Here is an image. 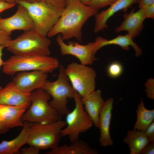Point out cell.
Listing matches in <instances>:
<instances>
[{
	"mask_svg": "<svg viewBox=\"0 0 154 154\" xmlns=\"http://www.w3.org/2000/svg\"><path fill=\"white\" fill-rule=\"evenodd\" d=\"M137 3V0H116L108 9L95 15L94 32L96 33L107 29V21L113 15L120 10L125 12L133 4Z\"/></svg>",
	"mask_w": 154,
	"mask_h": 154,
	"instance_id": "2e32d148",
	"label": "cell"
},
{
	"mask_svg": "<svg viewBox=\"0 0 154 154\" xmlns=\"http://www.w3.org/2000/svg\"><path fill=\"white\" fill-rule=\"evenodd\" d=\"M136 112L137 119L133 129L144 132L149 125L154 121V109H147L141 98L140 103L138 104Z\"/></svg>",
	"mask_w": 154,
	"mask_h": 154,
	"instance_id": "603a6c76",
	"label": "cell"
},
{
	"mask_svg": "<svg viewBox=\"0 0 154 154\" xmlns=\"http://www.w3.org/2000/svg\"><path fill=\"white\" fill-rule=\"evenodd\" d=\"M123 141L128 145L130 154H141L145 146L150 142L144 132L134 129L127 131Z\"/></svg>",
	"mask_w": 154,
	"mask_h": 154,
	"instance_id": "44dd1931",
	"label": "cell"
},
{
	"mask_svg": "<svg viewBox=\"0 0 154 154\" xmlns=\"http://www.w3.org/2000/svg\"><path fill=\"white\" fill-rule=\"evenodd\" d=\"M5 47L4 46H0V69L1 67L3 66L4 62L2 59V56L3 55L2 51L4 48Z\"/></svg>",
	"mask_w": 154,
	"mask_h": 154,
	"instance_id": "d590c367",
	"label": "cell"
},
{
	"mask_svg": "<svg viewBox=\"0 0 154 154\" xmlns=\"http://www.w3.org/2000/svg\"><path fill=\"white\" fill-rule=\"evenodd\" d=\"M23 128L15 138L9 141L3 140L0 143V154H19L21 147L27 143L29 132V123L24 122Z\"/></svg>",
	"mask_w": 154,
	"mask_h": 154,
	"instance_id": "ffe728a7",
	"label": "cell"
},
{
	"mask_svg": "<svg viewBox=\"0 0 154 154\" xmlns=\"http://www.w3.org/2000/svg\"><path fill=\"white\" fill-rule=\"evenodd\" d=\"M123 17L124 20L120 25L116 28L115 31L117 33L127 31L133 39L140 34L143 29V23L146 18L144 9H139L136 12L135 9H133L129 13H125Z\"/></svg>",
	"mask_w": 154,
	"mask_h": 154,
	"instance_id": "5bb4252c",
	"label": "cell"
},
{
	"mask_svg": "<svg viewBox=\"0 0 154 154\" xmlns=\"http://www.w3.org/2000/svg\"><path fill=\"white\" fill-rule=\"evenodd\" d=\"M103 37H96L94 42L85 45L81 44L76 42L70 41L65 43L58 35L56 41L59 45L60 54L62 55H70L77 58L82 64L88 65L92 64L97 60L95 54L97 51V48L101 42Z\"/></svg>",
	"mask_w": 154,
	"mask_h": 154,
	"instance_id": "30bf717a",
	"label": "cell"
},
{
	"mask_svg": "<svg viewBox=\"0 0 154 154\" xmlns=\"http://www.w3.org/2000/svg\"><path fill=\"white\" fill-rule=\"evenodd\" d=\"M42 1L53 6L65 8L66 0H42Z\"/></svg>",
	"mask_w": 154,
	"mask_h": 154,
	"instance_id": "f546056e",
	"label": "cell"
},
{
	"mask_svg": "<svg viewBox=\"0 0 154 154\" xmlns=\"http://www.w3.org/2000/svg\"><path fill=\"white\" fill-rule=\"evenodd\" d=\"M66 125L61 119L48 124L29 123L27 144L40 150L53 149L59 145L62 130Z\"/></svg>",
	"mask_w": 154,
	"mask_h": 154,
	"instance_id": "8992f818",
	"label": "cell"
},
{
	"mask_svg": "<svg viewBox=\"0 0 154 154\" xmlns=\"http://www.w3.org/2000/svg\"><path fill=\"white\" fill-rule=\"evenodd\" d=\"M27 147L21 149L19 154H38L40 150L37 147L33 145H29Z\"/></svg>",
	"mask_w": 154,
	"mask_h": 154,
	"instance_id": "83f0119b",
	"label": "cell"
},
{
	"mask_svg": "<svg viewBox=\"0 0 154 154\" xmlns=\"http://www.w3.org/2000/svg\"><path fill=\"white\" fill-rule=\"evenodd\" d=\"M2 88L0 86V89Z\"/></svg>",
	"mask_w": 154,
	"mask_h": 154,
	"instance_id": "60d3db41",
	"label": "cell"
},
{
	"mask_svg": "<svg viewBox=\"0 0 154 154\" xmlns=\"http://www.w3.org/2000/svg\"><path fill=\"white\" fill-rule=\"evenodd\" d=\"M100 90H95L89 95L81 98L84 109L91 120L93 125L98 128L100 114L104 101Z\"/></svg>",
	"mask_w": 154,
	"mask_h": 154,
	"instance_id": "e0dca14e",
	"label": "cell"
},
{
	"mask_svg": "<svg viewBox=\"0 0 154 154\" xmlns=\"http://www.w3.org/2000/svg\"><path fill=\"white\" fill-rule=\"evenodd\" d=\"M150 142H154V120L144 132Z\"/></svg>",
	"mask_w": 154,
	"mask_h": 154,
	"instance_id": "f1b7e54d",
	"label": "cell"
},
{
	"mask_svg": "<svg viewBox=\"0 0 154 154\" xmlns=\"http://www.w3.org/2000/svg\"><path fill=\"white\" fill-rule=\"evenodd\" d=\"M17 4L23 5L27 9L33 21L34 29L46 36L65 8L53 6L42 1L30 3L20 1Z\"/></svg>",
	"mask_w": 154,
	"mask_h": 154,
	"instance_id": "52a82bcc",
	"label": "cell"
},
{
	"mask_svg": "<svg viewBox=\"0 0 154 154\" xmlns=\"http://www.w3.org/2000/svg\"><path fill=\"white\" fill-rule=\"evenodd\" d=\"M17 10L12 16L0 20V29L11 35L12 31L22 30L24 31L34 29L32 19L27 9L18 4Z\"/></svg>",
	"mask_w": 154,
	"mask_h": 154,
	"instance_id": "8fae6325",
	"label": "cell"
},
{
	"mask_svg": "<svg viewBox=\"0 0 154 154\" xmlns=\"http://www.w3.org/2000/svg\"><path fill=\"white\" fill-rule=\"evenodd\" d=\"M50 40L35 29L24 31L11 40L7 49L14 55L21 56H50Z\"/></svg>",
	"mask_w": 154,
	"mask_h": 154,
	"instance_id": "7a4b0ae2",
	"label": "cell"
},
{
	"mask_svg": "<svg viewBox=\"0 0 154 154\" xmlns=\"http://www.w3.org/2000/svg\"><path fill=\"white\" fill-rule=\"evenodd\" d=\"M144 11L146 18H149L154 19V3H153L144 8Z\"/></svg>",
	"mask_w": 154,
	"mask_h": 154,
	"instance_id": "4dcf8cb0",
	"label": "cell"
},
{
	"mask_svg": "<svg viewBox=\"0 0 154 154\" xmlns=\"http://www.w3.org/2000/svg\"><path fill=\"white\" fill-rule=\"evenodd\" d=\"M111 44L119 46L122 49L125 50H128L129 49V46H131L133 47L135 51V56H139L142 54L141 49L136 43L133 41L131 37L128 34L124 35H119L116 37L110 40L103 38L98 46L97 50L98 51L102 47Z\"/></svg>",
	"mask_w": 154,
	"mask_h": 154,
	"instance_id": "7402d4cb",
	"label": "cell"
},
{
	"mask_svg": "<svg viewBox=\"0 0 154 154\" xmlns=\"http://www.w3.org/2000/svg\"><path fill=\"white\" fill-rule=\"evenodd\" d=\"M70 145H58L46 154H98V151L86 142L78 139Z\"/></svg>",
	"mask_w": 154,
	"mask_h": 154,
	"instance_id": "d6986e66",
	"label": "cell"
},
{
	"mask_svg": "<svg viewBox=\"0 0 154 154\" xmlns=\"http://www.w3.org/2000/svg\"><path fill=\"white\" fill-rule=\"evenodd\" d=\"M123 67L118 61H114L110 64L107 68V73L109 76L115 78L120 76L122 73Z\"/></svg>",
	"mask_w": 154,
	"mask_h": 154,
	"instance_id": "cb8c5ba5",
	"label": "cell"
},
{
	"mask_svg": "<svg viewBox=\"0 0 154 154\" xmlns=\"http://www.w3.org/2000/svg\"><path fill=\"white\" fill-rule=\"evenodd\" d=\"M27 108L23 106L0 105V121L9 129L23 127L22 117Z\"/></svg>",
	"mask_w": 154,
	"mask_h": 154,
	"instance_id": "ac0fdd59",
	"label": "cell"
},
{
	"mask_svg": "<svg viewBox=\"0 0 154 154\" xmlns=\"http://www.w3.org/2000/svg\"><path fill=\"white\" fill-rule=\"evenodd\" d=\"M154 142H149L141 151V154H154Z\"/></svg>",
	"mask_w": 154,
	"mask_h": 154,
	"instance_id": "1f68e13d",
	"label": "cell"
},
{
	"mask_svg": "<svg viewBox=\"0 0 154 154\" xmlns=\"http://www.w3.org/2000/svg\"><path fill=\"white\" fill-rule=\"evenodd\" d=\"M1 19V18L0 17V20Z\"/></svg>",
	"mask_w": 154,
	"mask_h": 154,
	"instance_id": "b9f144b4",
	"label": "cell"
},
{
	"mask_svg": "<svg viewBox=\"0 0 154 154\" xmlns=\"http://www.w3.org/2000/svg\"><path fill=\"white\" fill-rule=\"evenodd\" d=\"M82 4L88 5L89 3L92 0H78Z\"/></svg>",
	"mask_w": 154,
	"mask_h": 154,
	"instance_id": "74e56055",
	"label": "cell"
},
{
	"mask_svg": "<svg viewBox=\"0 0 154 154\" xmlns=\"http://www.w3.org/2000/svg\"><path fill=\"white\" fill-rule=\"evenodd\" d=\"M21 1L30 3L39 2L42 1V0H21Z\"/></svg>",
	"mask_w": 154,
	"mask_h": 154,
	"instance_id": "f35d334b",
	"label": "cell"
},
{
	"mask_svg": "<svg viewBox=\"0 0 154 154\" xmlns=\"http://www.w3.org/2000/svg\"><path fill=\"white\" fill-rule=\"evenodd\" d=\"M15 4L0 1V13L2 12L15 6Z\"/></svg>",
	"mask_w": 154,
	"mask_h": 154,
	"instance_id": "d6a6232c",
	"label": "cell"
},
{
	"mask_svg": "<svg viewBox=\"0 0 154 154\" xmlns=\"http://www.w3.org/2000/svg\"><path fill=\"white\" fill-rule=\"evenodd\" d=\"M58 68L57 79L54 82L46 80L42 88L52 98L49 102L50 106L62 117L70 112L67 106L68 99L73 98L76 92L69 83L64 66L60 65Z\"/></svg>",
	"mask_w": 154,
	"mask_h": 154,
	"instance_id": "5b68a950",
	"label": "cell"
},
{
	"mask_svg": "<svg viewBox=\"0 0 154 154\" xmlns=\"http://www.w3.org/2000/svg\"><path fill=\"white\" fill-rule=\"evenodd\" d=\"M47 73L39 70L18 72L12 82L22 91L31 93L42 88L46 80Z\"/></svg>",
	"mask_w": 154,
	"mask_h": 154,
	"instance_id": "7c38bea8",
	"label": "cell"
},
{
	"mask_svg": "<svg viewBox=\"0 0 154 154\" xmlns=\"http://www.w3.org/2000/svg\"><path fill=\"white\" fill-rule=\"evenodd\" d=\"M0 1H4L9 3L14 4H17V2L21 0H0Z\"/></svg>",
	"mask_w": 154,
	"mask_h": 154,
	"instance_id": "8d00e7d4",
	"label": "cell"
},
{
	"mask_svg": "<svg viewBox=\"0 0 154 154\" xmlns=\"http://www.w3.org/2000/svg\"><path fill=\"white\" fill-rule=\"evenodd\" d=\"M77 0H66V5Z\"/></svg>",
	"mask_w": 154,
	"mask_h": 154,
	"instance_id": "ab89813d",
	"label": "cell"
},
{
	"mask_svg": "<svg viewBox=\"0 0 154 154\" xmlns=\"http://www.w3.org/2000/svg\"><path fill=\"white\" fill-rule=\"evenodd\" d=\"M98 13V10L82 4L78 0L71 2L66 5L47 36L50 38L60 34L64 41L75 38L82 42L83 25L88 19Z\"/></svg>",
	"mask_w": 154,
	"mask_h": 154,
	"instance_id": "6da1fadb",
	"label": "cell"
},
{
	"mask_svg": "<svg viewBox=\"0 0 154 154\" xmlns=\"http://www.w3.org/2000/svg\"><path fill=\"white\" fill-rule=\"evenodd\" d=\"M65 72L72 87L81 98L95 90L96 74L92 68L73 62L65 68Z\"/></svg>",
	"mask_w": 154,
	"mask_h": 154,
	"instance_id": "ba28073f",
	"label": "cell"
},
{
	"mask_svg": "<svg viewBox=\"0 0 154 154\" xmlns=\"http://www.w3.org/2000/svg\"><path fill=\"white\" fill-rule=\"evenodd\" d=\"M73 99L75 107L66 115V126L62 130V136H68L72 142L79 139L80 135L89 129L93 123L85 111L81 97L75 92Z\"/></svg>",
	"mask_w": 154,
	"mask_h": 154,
	"instance_id": "9c48e42d",
	"label": "cell"
},
{
	"mask_svg": "<svg viewBox=\"0 0 154 154\" xmlns=\"http://www.w3.org/2000/svg\"><path fill=\"white\" fill-rule=\"evenodd\" d=\"M9 129V128L0 121V134L5 133L8 131Z\"/></svg>",
	"mask_w": 154,
	"mask_h": 154,
	"instance_id": "e575fe53",
	"label": "cell"
},
{
	"mask_svg": "<svg viewBox=\"0 0 154 154\" xmlns=\"http://www.w3.org/2000/svg\"><path fill=\"white\" fill-rule=\"evenodd\" d=\"M31 93L23 92L11 82L0 89V105L23 106L31 105Z\"/></svg>",
	"mask_w": 154,
	"mask_h": 154,
	"instance_id": "4fadbf2b",
	"label": "cell"
},
{
	"mask_svg": "<svg viewBox=\"0 0 154 154\" xmlns=\"http://www.w3.org/2000/svg\"><path fill=\"white\" fill-rule=\"evenodd\" d=\"M50 95L42 88L31 93V105L22 117L23 121L48 124L61 119L62 116L50 106Z\"/></svg>",
	"mask_w": 154,
	"mask_h": 154,
	"instance_id": "277c9868",
	"label": "cell"
},
{
	"mask_svg": "<svg viewBox=\"0 0 154 154\" xmlns=\"http://www.w3.org/2000/svg\"><path fill=\"white\" fill-rule=\"evenodd\" d=\"M11 35L0 29V46H6L11 40Z\"/></svg>",
	"mask_w": 154,
	"mask_h": 154,
	"instance_id": "4316f807",
	"label": "cell"
},
{
	"mask_svg": "<svg viewBox=\"0 0 154 154\" xmlns=\"http://www.w3.org/2000/svg\"><path fill=\"white\" fill-rule=\"evenodd\" d=\"M114 101V99L111 98L104 102L99 117L98 128L100 132L99 141L100 145L103 147L112 146L113 144L110 128Z\"/></svg>",
	"mask_w": 154,
	"mask_h": 154,
	"instance_id": "9a60e30c",
	"label": "cell"
},
{
	"mask_svg": "<svg viewBox=\"0 0 154 154\" xmlns=\"http://www.w3.org/2000/svg\"><path fill=\"white\" fill-rule=\"evenodd\" d=\"M116 0H92L88 6L93 9L98 10L99 9L110 5Z\"/></svg>",
	"mask_w": 154,
	"mask_h": 154,
	"instance_id": "d4e9b609",
	"label": "cell"
},
{
	"mask_svg": "<svg viewBox=\"0 0 154 154\" xmlns=\"http://www.w3.org/2000/svg\"><path fill=\"white\" fill-rule=\"evenodd\" d=\"M153 80V79H149L145 84L147 96L148 98L152 99L154 98Z\"/></svg>",
	"mask_w": 154,
	"mask_h": 154,
	"instance_id": "484cf974",
	"label": "cell"
},
{
	"mask_svg": "<svg viewBox=\"0 0 154 154\" xmlns=\"http://www.w3.org/2000/svg\"><path fill=\"white\" fill-rule=\"evenodd\" d=\"M59 61L50 56H21L14 55L4 62L3 70L13 76L21 72L39 70L52 73L59 68Z\"/></svg>",
	"mask_w": 154,
	"mask_h": 154,
	"instance_id": "3957f363",
	"label": "cell"
},
{
	"mask_svg": "<svg viewBox=\"0 0 154 154\" xmlns=\"http://www.w3.org/2000/svg\"><path fill=\"white\" fill-rule=\"evenodd\" d=\"M139 9L145 8L148 6L154 3V0H137Z\"/></svg>",
	"mask_w": 154,
	"mask_h": 154,
	"instance_id": "836d02e7",
	"label": "cell"
}]
</instances>
